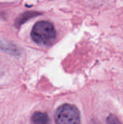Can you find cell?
<instances>
[{"mask_svg":"<svg viewBox=\"0 0 123 124\" xmlns=\"http://www.w3.org/2000/svg\"><path fill=\"white\" fill-rule=\"evenodd\" d=\"M107 124H122L115 115H109L107 118Z\"/></svg>","mask_w":123,"mask_h":124,"instance_id":"obj_6","label":"cell"},{"mask_svg":"<svg viewBox=\"0 0 123 124\" xmlns=\"http://www.w3.org/2000/svg\"><path fill=\"white\" fill-rule=\"evenodd\" d=\"M55 122L56 124H80V112L75 105L64 104L56 111Z\"/></svg>","mask_w":123,"mask_h":124,"instance_id":"obj_2","label":"cell"},{"mask_svg":"<svg viewBox=\"0 0 123 124\" xmlns=\"http://www.w3.org/2000/svg\"><path fill=\"white\" fill-rule=\"evenodd\" d=\"M32 124H51L49 116L43 113L36 112L31 118Z\"/></svg>","mask_w":123,"mask_h":124,"instance_id":"obj_3","label":"cell"},{"mask_svg":"<svg viewBox=\"0 0 123 124\" xmlns=\"http://www.w3.org/2000/svg\"><path fill=\"white\" fill-rule=\"evenodd\" d=\"M0 48L2 49L3 50L7 51L10 53H13L14 54H16L17 53H18V50L16 49V47H14V46L11 45V44H5L3 41L0 44Z\"/></svg>","mask_w":123,"mask_h":124,"instance_id":"obj_5","label":"cell"},{"mask_svg":"<svg viewBox=\"0 0 123 124\" xmlns=\"http://www.w3.org/2000/svg\"><path fill=\"white\" fill-rule=\"evenodd\" d=\"M31 37L38 45L49 46L55 40L56 31L52 23L48 21H39L33 27Z\"/></svg>","mask_w":123,"mask_h":124,"instance_id":"obj_1","label":"cell"},{"mask_svg":"<svg viewBox=\"0 0 123 124\" xmlns=\"http://www.w3.org/2000/svg\"><path fill=\"white\" fill-rule=\"evenodd\" d=\"M40 13L36 12H25L22 14H21L15 20V25L17 27H20L22 24H24L26 21L31 19L32 17L39 15Z\"/></svg>","mask_w":123,"mask_h":124,"instance_id":"obj_4","label":"cell"}]
</instances>
